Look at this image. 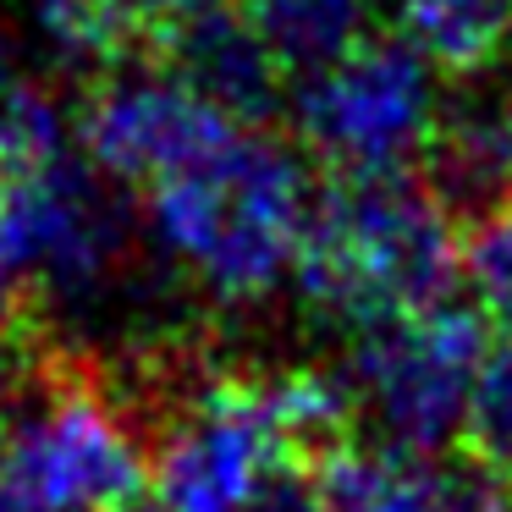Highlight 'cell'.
Segmentation results:
<instances>
[{
  "label": "cell",
  "mask_w": 512,
  "mask_h": 512,
  "mask_svg": "<svg viewBox=\"0 0 512 512\" xmlns=\"http://www.w3.org/2000/svg\"><path fill=\"white\" fill-rule=\"evenodd\" d=\"M364 6H369V17H375L380 28H397V23H402V12H408L413 0H364Z\"/></svg>",
  "instance_id": "16"
},
{
  "label": "cell",
  "mask_w": 512,
  "mask_h": 512,
  "mask_svg": "<svg viewBox=\"0 0 512 512\" xmlns=\"http://www.w3.org/2000/svg\"><path fill=\"white\" fill-rule=\"evenodd\" d=\"M237 6L259 28L270 56L281 61L287 83H303L314 72H325L358 39H369L380 28L364 0H237Z\"/></svg>",
  "instance_id": "9"
},
{
  "label": "cell",
  "mask_w": 512,
  "mask_h": 512,
  "mask_svg": "<svg viewBox=\"0 0 512 512\" xmlns=\"http://www.w3.org/2000/svg\"><path fill=\"white\" fill-rule=\"evenodd\" d=\"M457 441L468 452H479L485 463H496L501 474H512V336L490 331L474 369V386H468L463 435Z\"/></svg>",
  "instance_id": "11"
},
{
  "label": "cell",
  "mask_w": 512,
  "mask_h": 512,
  "mask_svg": "<svg viewBox=\"0 0 512 512\" xmlns=\"http://www.w3.org/2000/svg\"><path fill=\"white\" fill-rule=\"evenodd\" d=\"M226 127L237 122H226L188 83H177L149 50H127V56L83 67L78 94H72L78 149L133 193H149L166 171L215 144Z\"/></svg>",
  "instance_id": "5"
},
{
  "label": "cell",
  "mask_w": 512,
  "mask_h": 512,
  "mask_svg": "<svg viewBox=\"0 0 512 512\" xmlns=\"http://www.w3.org/2000/svg\"><path fill=\"white\" fill-rule=\"evenodd\" d=\"M320 199V166L287 127H226L144 193L149 237L215 303L276 298Z\"/></svg>",
  "instance_id": "1"
},
{
  "label": "cell",
  "mask_w": 512,
  "mask_h": 512,
  "mask_svg": "<svg viewBox=\"0 0 512 512\" xmlns=\"http://www.w3.org/2000/svg\"><path fill=\"white\" fill-rule=\"evenodd\" d=\"M149 56H155L177 83H188L204 105H215L226 122L287 127L292 83H287L281 61L270 56V45L259 39V28L248 23V12L237 0L199 6V12L177 17L171 28L155 34Z\"/></svg>",
  "instance_id": "8"
},
{
  "label": "cell",
  "mask_w": 512,
  "mask_h": 512,
  "mask_svg": "<svg viewBox=\"0 0 512 512\" xmlns=\"http://www.w3.org/2000/svg\"><path fill=\"white\" fill-rule=\"evenodd\" d=\"M314 479L331 512H512V474L463 441L413 452L353 435L314 457Z\"/></svg>",
  "instance_id": "6"
},
{
  "label": "cell",
  "mask_w": 512,
  "mask_h": 512,
  "mask_svg": "<svg viewBox=\"0 0 512 512\" xmlns=\"http://www.w3.org/2000/svg\"><path fill=\"white\" fill-rule=\"evenodd\" d=\"M485 342L490 325L463 303L397 314L342 336L331 364L353 408V435L413 452L452 446L463 435L468 386Z\"/></svg>",
  "instance_id": "3"
},
{
  "label": "cell",
  "mask_w": 512,
  "mask_h": 512,
  "mask_svg": "<svg viewBox=\"0 0 512 512\" xmlns=\"http://www.w3.org/2000/svg\"><path fill=\"white\" fill-rule=\"evenodd\" d=\"M435 100V61L402 28H375L342 61L292 83L287 133L325 177L413 171Z\"/></svg>",
  "instance_id": "4"
},
{
  "label": "cell",
  "mask_w": 512,
  "mask_h": 512,
  "mask_svg": "<svg viewBox=\"0 0 512 512\" xmlns=\"http://www.w3.org/2000/svg\"><path fill=\"white\" fill-rule=\"evenodd\" d=\"M397 28L435 61L441 78H463L501 61L512 0H413Z\"/></svg>",
  "instance_id": "10"
},
{
  "label": "cell",
  "mask_w": 512,
  "mask_h": 512,
  "mask_svg": "<svg viewBox=\"0 0 512 512\" xmlns=\"http://www.w3.org/2000/svg\"><path fill=\"white\" fill-rule=\"evenodd\" d=\"M105 512H171V507H166V501L155 496V485H138L133 496L111 501V507H105Z\"/></svg>",
  "instance_id": "15"
},
{
  "label": "cell",
  "mask_w": 512,
  "mask_h": 512,
  "mask_svg": "<svg viewBox=\"0 0 512 512\" xmlns=\"http://www.w3.org/2000/svg\"><path fill=\"white\" fill-rule=\"evenodd\" d=\"M0 512H78V507H61V501H45L34 490L12 485V479H0Z\"/></svg>",
  "instance_id": "14"
},
{
  "label": "cell",
  "mask_w": 512,
  "mask_h": 512,
  "mask_svg": "<svg viewBox=\"0 0 512 512\" xmlns=\"http://www.w3.org/2000/svg\"><path fill=\"white\" fill-rule=\"evenodd\" d=\"M463 281L474 287L479 320L496 336H512V204L463 232Z\"/></svg>",
  "instance_id": "12"
},
{
  "label": "cell",
  "mask_w": 512,
  "mask_h": 512,
  "mask_svg": "<svg viewBox=\"0 0 512 512\" xmlns=\"http://www.w3.org/2000/svg\"><path fill=\"white\" fill-rule=\"evenodd\" d=\"M496 67H501V78H507V89H512V28H507V45H501V61H496Z\"/></svg>",
  "instance_id": "17"
},
{
  "label": "cell",
  "mask_w": 512,
  "mask_h": 512,
  "mask_svg": "<svg viewBox=\"0 0 512 512\" xmlns=\"http://www.w3.org/2000/svg\"><path fill=\"white\" fill-rule=\"evenodd\" d=\"M287 287L314 331L342 342L375 320L457 303L463 232L413 171H320V199Z\"/></svg>",
  "instance_id": "2"
},
{
  "label": "cell",
  "mask_w": 512,
  "mask_h": 512,
  "mask_svg": "<svg viewBox=\"0 0 512 512\" xmlns=\"http://www.w3.org/2000/svg\"><path fill=\"white\" fill-rule=\"evenodd\" d=\"M413 177L457 232H474L512 204V89L496 67L441 78Z\"/></svg>",
  "instance_id": "7"
},
{
  "label": "cell",
  "mask_w": 512,
  "mask_h": 512,
  "mask_svg": "<svg viewBox=\"0 0 512 512\" xmlns=\"http://www.w3.org/2000/svg\"><path fill=\"white\" fill-rule=\"evenodd\" d=\"M232 512H331V507H325V490H320V479H314V463L281 457V463L265 468V479H259Z\"/></svg>",
  "instance_id": "13"
}]
</instances>
